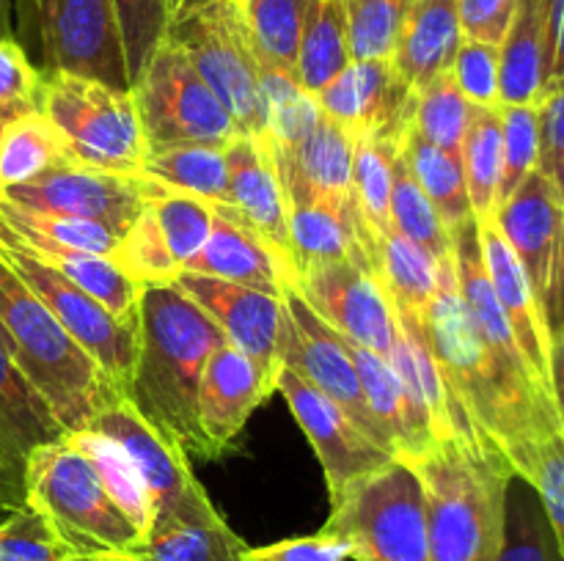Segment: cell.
<instances>
[{
	"label": "cell",
	"mask_w": 564,
	"mask_h": 561,
	"mask_svg": "<svg viewBox=\"0 0 564 561\" xmlns=\"http://www.w3.org/2000/svg\"><path fill=\"white\" fill-rule=\"evenodd\" d=\"M130 91L149 148L185 143L226 146L240 135L235 116L174 44L163 42L154 50Z\"/></svg>",
	"instance_id": "9"
},
{
	"label": "cell",
	"mask_w": 564,
	"mask_h": 561,
	"mask_svg": "<svg viewBox=\"0 0 564 561\" xmlns=\"http://www.w3.org/2000/svg\"><path fill=\"white\" fill-rule=\"evenodd\" d=\"M240 3H242V0H240Z\"/></svg>",
	"instance_id": "64"
},
{
	"label": "cell",
	"mask_w": 564,
	"mask_h": 561,
	"mask_svg": "<svg viewBox=\"0 0 564 561\" xmlns=\"http://www.w3.org/2000/svg\"><path fill=\"white\" fill-rule=\"evenodd\" d=\"M545 324H549L551 336L564 324V223L560 237V253H556L554 280H551V295L549 302H545Z\"/></svg>",
	"instance_id": "56"
},
{
	"label": "cell",
	"mask_w": 564,
	"mask_h": 561,
	"mask_svg": "<svg viewBox=\"0 0 564 561\" xmlns=\"http://www.w3.org/2000/svg\"><path fill=\"white\" fill-rule=\"evenodd\" d=\"M496 561H564L538 493L518 473L507 484L505 537Z\"/></svg>",
	"instance_id": "39"
},
{
	"label": "cell",
	"mask_w": 564,
	"mask_h": 561,
	"mask_svg": "<svg viewBox=\"0 0 564 561\" xmlns=\"http://www.w3.org/2000/svg\"><path fill=\"white\" fill-rule=\"evenodd\" d=\"M0 220L20 237H36V240L58 242V245L77 248V251L102 253V256L110 258H113L121 240V237H116L113 231L99 223L33 212V209L14 207V204L3 201V198H0Z\"/></svg>",
	"instance_id": "45"
},
{
	"label": "cell",
	"mask_w": 564,
	"mask_h": 561,
	"mask_svg": "<svg viewBox=\"0 0 564 561\" xmlns=\"http://www.w3.org/2000/svg\"><path fill=\"white\" fill-rule=\"evenodd\" d=\"M549 374H551V396H554L556 416H560L562 432H564V324L554 336H551Z\"/></svg>",
	"instance_id": "57"
},
{
	"label": "cell",
	"mask_w": 564,
	"mask_h": 561,
	"mask_svg": "<svg viewBox=\"0 0 564 561\" xmlns=\"http://www.w3.org/2000/svg\"><path fill=\"white\" fill-rule=\"evenodd\" d=\"M284 302L286 328L284 339H281L284 366L295 369L303 380H308L314 388L323 391L328 399H334L356 421V427L364 435H369L375 443L391 451L383 429L378 427L375 416L369 413L367 399H364L361 380H358V369L352 363L350 352H347L341 333H336L328 322H323L308 308V302L303 300L295 286H290L284 292Z\"/></svg>",
	"instance_id": "14"
},
{
	"label": "cell",
	"mask_w": 564,
	"mask_h": 561,
	"mask_svg": "<svg viewBox=\"0 0 564 561\" xmlns=\"http://www.w3.org/2000/svg\"><path fill=\"white\" fill-rule=\"evenodd\" d=\"M138 333V361L124 399L185 457L209 460L196 399L209 355L226 344L224 330L174 284H154L143 286Z\"/></svg>",
	"instance_id": "1"
},
{
	"label": "cell",
	"mask_w": 564,
	"mask_h": 561,
	"mask_svg": "<svg viewBox=\"0 0 564 561\" xmlns=\"http://www.w3.org/2000/svg\"><path fill=\"white\" fill-rule=\"evenodd\" d=\"M174 286L218 322L226 341L251 358L253 366L275 388L284 369V358H281V339L286 328L284 297L264 295L251 286L229 284L209 275L187 273V270L176 275Z\"/></svg>",
	"instance_id": "16"
},
{
	"label": "cell",
	"mask_w": 564,
	"mask_h": 561,
	"mask_svg": "<svg viewBox=\"0 0 564 561\" xmlns=\"http://www.w3.org/2000/svg\"><path fill=\"white\" fill-rule=\"evenodd\" d=\"M501 141H505V174L499 204L523 185L540 160L538 105H501Z\"/></svg>",
	"instance_id": "48"
},
{
	"label": "cell",
	"mask_w": 564,
	"mask_h": 561,
	"mask_svg": "<svg viewBox=\"0 0 564 561\" xmlns=\"http://www.w3.org/2000/svg\"><path fill=\"white\" fill-rule=\"evenodd\" d=\"M540 160L538 170L564 198V82L551 86L538 102Z\"/></svg>",
	"instance_id": "52"
},
{
	"label": "cell",
	"mask_w": 564,
	"mask_h": 561,
	"mask_svg": "<svg viewBox=\"0 0 564 561\" xmlns=\"http://www.w3.org/2000/svg\"><path fill=\"white\" fill-rule=\"evenodd\" d=\"M521 479H527L538 493L556 544L564 556V432H554L538 446L532 468Z\"/></svg>",
	"instance_id": "50"
},
{
	"label": "cell",
	"mask_w": 564,
	"mask_h": 561,
	"mask_svg": "<svg viewBox=\"0 0 564 561\" xmlns=\"http://www.w3.org/2000/svg\"><path fill=\"white\" fill-rule=\"evenodd\" d=\"M246 561H268V559H259V556H253V553H251V548H248V553H246Z\"/></svg>",
	"instance_id": "62"
},
{
	"label": "cell",
	"mask_w": 564,
	"mask_h": 561,
	"mask_svg": "<svg viewBox=\"0 0 564 561\" xmlns=\"http://www.w3.org/2000/svg\"><path fill=\"white\" fill-rule=\"evenodd\" d=\"M86 429L116 440L135 465L149 501H152V531L154 528L171 526V522L204 520V517L220 515L207 498L202 484L196 482L187 462L185 451L160 435L130 399L121 396L110 407H105ZM149 531V534H152Z\"/></svg>",
	"instance_id": "12"
},
{
	"label": "cell",
	"mask_w": 564,
	"mask_h": 561,
	"mask_svg": "<svg viewBox=\"0 0 564 561\" xmlns=\"http://www.w3.org/2000/svg\"><path fill=\"white\" fill-rule=\"evenodd\" d=\"M494 223L521 262L545 311L560 253L564 198L540 170H532L523 185L496 207Z\"/></svg>",
	"instance_id": "18"
},
{
	"label": "cell",
	"mask_w": 564,
	"mask_h": 561,
	"mask_svg": "<svg viewBox=\"0 0 564 561\" xmlns=\"http://www.w3.org/2000/svg\"><path fill=\"white\" fill-rule=\"evenodd\" d=\"M408 465L424 490L430 561H496L512 476L505 454L446 438Z\"/></svg>",
	"instance_id": "2"
},
{
	"label": "cell",
	"mask_w": 564,
	"mask_h": 561,
	"mask_svg": "<svg viewBox=\"0 0 564 561\" xmlns=\"http://www.w3.org/2000/svg\"><path fill=\"white\" fill-rule=\"evenodd\" d=\"M400 154V143L383 138L358 135L356 160H352V193L378 234L391 231V174L394 160Z\"/></svg>",
	"instance_id": "42"
},
{
	"label": "cell",
	"mask_w": 564,
	"mask_h": 561,
	"mask_svg": "<svg viewBox=\"0 0 564 561\" xmlns=\"http://www.w3.org/2000/svg\"><path fill=\"white\" fill-rule=\"evenodd\" d=\"M69 556L77 553L28 501L0 522V561H64Z\"/></svg>",
	"instance_id": "47"
},
{
	"label": "cell",
	"mask_w": 564,
	"mask_h": 561,
	"mask_svg": "<svg viewBox=\"0 0 564 561\" xmlns=\"http://www.w3.org/2000/svg\"><path fill=\"white\" fill-rule=\"evenodd\" d=\"M66 435H69L72 443L86 454V460L91 462V468L97 471L99 482L105 484L110 498L119 504V509L135 522V528L143 534V539H147L154 520L152 501H149L147 487H143L141 476H138L135 465H132V460L127 457V451L121 449L116 440L91 432V429H80V432Z\"/></svg>",
	"instance_id": "38"
},
{
	"label": "cell",
	"mask_w": 564,
	"mask_h": 561,
	"mask_svg": "<svg viewBox=\"0 0 564 561\" xmlns=\"http://www.w3.org/2000/svg\"><path fill=\"white\" fill-rule=\"evenodd\" d=\"M242 11L259 66L295 75L312 0H242Z\"/></svg>",
	"instance_id": "37"
},
{
	"label": "cell",
	"mask_w": 564,
	"mask_h": 561,
	"mask_svg": "<svg viewBox=\"0 0 564 561\" xmlns=\"http://www.w3.org/2000/svg\"><path fill=\"white\" fill-rule=\"evenodd\" d=\"M158 185L160 182L141 174H116L61 160L25 185L3 187L0 198L33 212L99 223L116 237H124Z\"/></svg>",
	"instance_id": "11"
},
{
	"label": "cell",
	"mask_w": 564,
	"mask_h": 561,
	"mask_svg": "<svg viewBox=\"0 0 564 561\" xmlns=\"http://www.w3.org/2000/svg\"><path fill=\"white\" fill-rule=\"evenodd\" d=\"M61 160H69V148L42 110L6 121L0 138V190L36 179Z\"/></svg>",
	"instance_id": "35"
},
{
	"label": "cell",
	"mask_w": 564,
	"mask_h": 561,
	"mask_svg": "<svg viewBox=\"0 0 564 561\" xmlns=\"http://www.w3.org/2000/svg\"><path fill=\"white\" fill-rule=\"evenodd\" d=\"M295 289L336 333L389 358L400 328L378 273L350 258L312 262L297 267Z\"/></svg>",
	"instance_id": "13"
},
{
	"label": "cell",
	"mask_w": 564,
	"mask_h": 561,
	"mask_svg": "<svg viewBox=\"0 0 564 561\" xmlns=\"http://www.w3.org/2000/svg\"><path fill=\"white\" fill-rule=\"evenodd\" d=\"M460 44L457 0H411L391 64L413 91H422L435 77L452 72Z\"/></svg>",
	"instance_id": "26"
},
{
	"label": "cell",
	"mask_w": 564,
	"mask_h": 561,
	"mask_svg": "<svg viewBox=\"0 0 564 561\" xmlns=\"http://www.w3.org/2000/svg\"><path fill=\"white\" fill-rule=\"evenodd\" d=\"M452 80L474 108H501V61L496 44L463 38Z\"/></svg>",
	"instance_id": "49"
},
{
	"label": "cell",
	"mask_w": 564,
	"mask_h": 561,
	"mask_svg": "<svg viewBox=\"0 0 564 561\" xmlns=\"http://www.w3.org/2000/svg\"><path fill=\"white\" fill-rule=\"evenodd\" d=\"M391 229L400 231L405 240L422 248L424 253L438 264L452 258V234L441 220L438 209L433 207L419 182L408 170L402 154L394 160V174H391Z\"/></svg>",
	"instance_id": "40"
},
{
	"label": "cell",
	"mask_w": 564,
	"mask_h": 561,
	"mask_svg": "<svg viewBox=\"0 0 564 561\" xmlns=\"http://www.w3.org/2000/svg\"><path fill=\"white\" fill-rule=\"evenodd\" d=\"M25 498L77 556L127 561L143 544V534L110 498L69 435L28 457Z\"/></svg>",
	"instance_id": "4"
},
{
	"label": "cell",
	"mask_w": 564,
	"mask_h": 561,
	"mask_svg": "<svg viewBox=\"0 0 564 561\" xmlns=\"http://www.w3.org/2000/svg\"><path fill=\"white\" fill-rule=\"evenodd\" d=\"M400 154L402 160H405L408 170L413 174V179H416L419 187L424 190V196H427L430 201H433V207L438 209L441 220L446 223L449 234L457 226L474 220L460 154H452L433 146V143L424 141L419 132H413V127L402 135Z\"/></svg>",
	"instance_id": "30"
},
{
	"label": "cell",
	"mask_w": 564,
	"mask_h": 561,
	"mask_svg": "<svg viewBox=\"0 0 564 561\" xmlns=\"http://www.w3.org/2000/svg\"><path fill=\"white\" fill-rule=\"evenodd\" d=\"M141 176L160 182L171 190L187 193L209 207H229V168H226L224 146H154L147 152Z\"/></svg>",
	"instance_id": "29"
},
{
	"label": "cell",
	"mask_w": 564,
	"mask_h": 561,
	"mask_svg": "<svg viewBox=\"0 0 564 561\" xmlns=\"http://www.w3.org/2000/svg\"><path fill=\"white\" fill-rule=\"evenodd\" d=\"M380 237V280L397 314L424 319L438 292L441 264L430 253L391 229Z\"/></svg>",
	"instance_id": "33"
},
{
	"label": "cell",
	"mask_w": 564,
	"mask_h": 561,
	"mask_svg": "<svg viewBox=\"0 0 564 561\" xmlns=\"http://www.w3.org/2000/svg\"><path fill=\"white\" fill-rule=\"evenodd\" d=\"M213 212V231L198 256L187 262V273L209 275L229 284L251 286L264 295L284 297V292L295 286V270L257 231L248 229L235 209L215 204Z\"/></svg>",
	"instance_id": "21"
},
{
	"label": "cell",
	"mask_w": 564,
	"mask_h": 561,
	"mask_svg": "<svg viewBox=\"0 0 564 561\" xmlns=\"http://www.w3.org/2000/svg\"><path fill=\"white\" fill-rule=\"evenodd\" d=\"M259 69H262L264 113H268L264 143L273 160L290 157L312 135L323 110H319L317 97H312L295 75L270 69V66H259Z\"/></svg>",
	"instance_id": "36"
},
{
	"label": "cell",
	"mask_w": 564,
	"mask_h": 561,
	"mask_svg": "<svg viewBox=\"0 0 564 561\" xmlns=\"http://www.w3.org/2000/svg\"><path fill=\"white\" fill-rule=\"evenodd\" d=\"M477 226L479 242H482L485 267H488V278L490 286H494L496 300H499L501 311H505L507 322H510L512 336H516L518 346H521L534 380H538L540 388L551 394V333L549 324H545L543 306H540L538 295H534L521 262H518V256L512 253V248L507 245L501 231L496 229L494 220H482V223ZM551 399H554V396H551Z\"/></svg>",
	"instance_id": "23"
},
{
	"label": "cell",
	"mask_w": 564,
	"mask_h": 561,
	"mask_svg": "<svg viewBox=\"0 0 564 561\" xmlns=\"http://www.w3.org/2000/svg\"><path fill=\"white\" fill-rule=\"evenodd\" d=\"M0 346H3V350H9V352H11V341H9V333H6L3 322H0Z\"/></svg>",
	"instance_id": "60"
},
{
	"label": "cell",
	"mask_w": 564,
	"mask_h": 561,
	"mask_svg": "<svg viewBox=\"0 0 564 561\" xmlns=\"http://www.w3.org/2000/svg\"><path fill=\"white\" fill-rule=\"evenodd\" d=\"M39 110L64 135L69 160L116 174H141L147 135L132 91L66 72H44Z\"/></svg>",
	"instance_id": "7"
},
{
	"label": "cell",
	"mask_w": 564,
	"mask_h": 561,
	"mask_svg": "<svg viewBox=\"0 0 564 561\" xmlns=\"http://www.w3.org/2000/svg\"><path fill=\"white\" fill-rule=\"evenodd\" d=\"M163 42L174 44L235 116L242 135L268 130L262 69L240 0H169Z\"/></svg>",
	"instance_id": "5"
},
{
	"label": "cell",
	"mask_w": 564,
	"mask_h": 561,
	"mask_svg": "<svg viewBox=\"0 0 564 561\" xmlns=\"http://www.w3.org/2000/svg\"><path fill=\"white\" fill-rule=\"evenodd\" d=\"M3 130H6V119H0V138H3Z\"/></svg>",
	"instance_id": "63"
},
{
	"label": "cell",
	"mask_w": 564,
	"mask_h": 561,
	"mask_svg": "<svg viewBox=\"0 0 564 561\" xmlns=\"http://www.w3.org/2000/svg\"><path fill=\"white\" fill-rule=\"evenodd\" d=\"M25 501V479L0 465V522L9 520Z\"/></svg>",
	"instance_id": "58"
},
{
	"label": "cell",
	"mask_w": 564,
	"mask_h": 561,
	"mask_svg": "<svg viewBox=\"0 0 564 561\" xmlns=\"http://www.w3.org/2000/svg\"><path fill=\"white\" fill-rule=\"evenodd\" d=\"M273 157V154H270ZM356 135L330 116H319L312 135L290 157L273 160L286 201H347L352 198Z\"/></svg>",
	"instance_id": "24"
},
{
	"label": "cell",
	"mask_w": 564,
	"mask_h": 561,
	"mask_svg": "<svg viewBox=\"0 0 564 561\" xmlns=\"http://www.w3.org/2000/svg\"><path fill=\"white\" fill-rule=\"evenodd\" d=\"M317 105L356 138L372 135L402 143L416 110V91L397 75L391 61H350L317 94Z\"/></svg>",
	"instance_id": "17"
},
{
	"label": "cell",
	"mask_w": 564,
	"mask_h": 561,
	"mask_svg": "<svg viewBox=\"0 0 564 561\" xmlns=\"http://www.w3.org/2000/svg\"><path fill=\"white\" fill-rule=\"evenodd\" d=\"M463 170L474 220H494L499 207L501 174H505V141H501V108H474L463 138Z\"/></svg>",
	"instance_id": "34"
},
{
	"label": "cell",
	"mask_w": 564,
	"mask_h": 561,
	"mask_svg": "<svg viewBox=\"0 0 564 561\" xmlns=\"http://www.w3.org/2000/svg\"><path fill=\"white\" fill-rule=\"evenodd\" d=\"M270 394H275V388L268 377L229 341L209 355L196 399L198 429L207 443L209 460H218L235 446L251 413Z\"/></svg>",
	"instance_id": "19"
},
{
	"label": "cell",
	"mask_w": 564,
	"mask_h": 561,
	"mask_svg": "<svg viewBox=\"0 0 564 561\" xmlns=\"http://www.w3.org/2000/svg\"><path fill=\"white\" fill-rule=\"evenodd\" d=\"M0 258L47 306L61 328L105 369V374L124 396L138 361V339H141L138 324L119 322L75 280L33 256L3 220H0Z\"/></svg>",
	"instance_id": "10"
},
{
	"label": "cell",
	"mask_w": 564,
	"mask_h": 561,
	"mask_svg": "<svg viewBox=\"0 0 564 561\" xmlns=\"http://www.w3.org/2000/svg\"><path fill=\"white\" fill-rule=\"evenodd\" d=\"M14 0H0V42L14 38Z\"/></svg>",
	"instance_id": "59"
},
{
	"label": "cell",
	"mask_w": 564,
	"mask_h": 561,
	"mask_svg": "<svg viewBox=\"0 0 564 561\" xmlns=\"http://www.w3.org/2000/svg\"><path fill=\"white\" fill-rule=\"evenodd\" d=\"M149 209L158 220L165 248L174 256V262L180 264V270H185L187 262L198 256L209 231H213V207L202 198L158 185V190L149 198Z\"/></svg>",
	"instance_id": "41"
},
{
	"label": "cell",
	"mask_w": 564,
	"mask_h": 561,
	"mask_svg": "<svg viewBox=\"0 0 564 561\" xmlns=\"http://www.w3.org/2000/svg\"><path fill=\"white\" fill-rule=\"evenodd\" d=\"M253 556L268 561H347L352 559V548L334 534H312V537L284 539V542L253 548Z\"/></svg>",
	"instance_id": "54"
},
{
	"label": "cell",
	"mask_w": 564,
	"mask_h": 561,
	"mask_svg": "<svg viewBox=\"0 0 564 561\" xmlns=\"http://www.w3.org/2000/svg\"><path fill=\"white\" fill-rule=\"evenodd\" d=\"M64 561H102V559H97V556H69V559Z\"/></svg>",
	"instance_id": "61"
},
{
	"label": "cell",
	"mask_w": 564,
	"mask_h": 561,
	"mask_svg": "<svg viewBox=\"0 0 564 561\" xmlns=\"http://www.w3.org/2000/svg\"><path fill=\"white\" fill-rule=\"evenodd\" d=\"M0 322L11 358L33 388L47 399L66 432L86 429L121 391L105 369L61 328L42 300L0 258Z\"/></svg>",
	"instance_id": "3"
},
{
	"label": "cell",
	"mask_w": 564,
	"mask_h": 561,
	"mask_svg": "<svg viewBox=\"0 0 564 561\" xmlns=\"http://www.w3.org/2000/svg\"><path fill=\"white\" fill-rule=\"evenodd\" d=\"M42 72L31 64L17 38L0 42V119L11 121L39 110Z\"/></svg>",
	"instance_id": "51"
},
{
	"label": "cell",
	"mask_w": 564,
	"mask_h": 561,
	"mask_svg": "<svg viewBox=\"0 0 564 561\" xmlns=\"http://www.w3.org/2000/svg\"><path fill=\"white\" fill-rule=\"evenodd\" d=\"M290 242L295 270L312 262L350 258L380 275V237L364 218L356 196L347 201L290 204Z\"/></svg>",
	"instance_id": "22"
},
{
	"label": "cell",
	"mask_w": 564,
	"mask_h": 561,
	"mask_svg": "<svg viewBox=\"0 0 564 561\" xmlns=\"http://www.w3.org/2000/svg\"><path fill=\"white\" fill-rule=\"evenodd\" d=\"M350 55V33H347L345 0H312L301 47H297L295 77L312 97H317L328 82H334Z\"/></svg>",
	"instance_id": "31"
},
{
	"label": "cell",
	"mask_w": 564,
	"mask_h": 561,
	"mask_svg": "<svg viewBox=\"0 0 564 561\" xmlns=\"http://www.w3.org/2000/svg\"><path fill=\"white\" fill-rule=\"evenodd\" d=\"M275 391H281L284 399L290 402L292 416L317 451L330 501L345 493L361 476H369V473L380 471L397 460L391 451H386L369 435H364L334 399L314 388L295 369H281Z\"/></svg>",
	"instance_id": "15"
},
{
	"label": "cell",
	"mask_w": 564,
	"mask_h": 561,
	"mask_svg": "<svg viewBox=\"0 0 564 561\" xmlns=\"http://www.w3.org/2000/svg\"><path fill=\"white\" fill-rule=\"evenodd\" d=\"M224 152L229 168V207L295 270L290 242V201L268 143L240 132L235 141L226 143Z\"/></svg>",
	"instance_id": "20"
},
{
	"label": "cell",
	"mask_w": 564,
	"mask_h": 561,
	"mask_svg": "<svg viewBox=\"0 0 564 561\" xmlns=\"http://www.w3.org/2000/svg\"><path fill=\"white\" fill-rule=\"evenodd\" d=\"M518 0H457L463 38L501 47Z\"/></svg>",
	"instance_id": "53"
},
{
	"label": "cell",
	"mask_w": 564,
	"mask_h": 561,
	"mask_svg": "<svg viewBox=\"0 0 564 561\" xmlns=\"http://www.w3.org/2000/svg\"><path fill=\"white\" fill-rule=\"evenodd\" d=\"M352 61H391L411 0H345Z\"/></svg>",
	"instance_id": "44"
},
{
	"label": "cell",
	"mask_w": 564,
	"mask_h": 561,
	"mask_svg": "<svg viewBox=\"0 0 564 561\" xmlns=\"http://www.w3.org/2000/svg\"><path fill=\"white\" fill-rule=\"evenodd\" d=\"M499 61L501 105H538L549 86V0H518Z\"/></svg>",
	"instance_id": "28"
},
{
	"label": "cell",
	"mask_w": 564,
	"mask_h": 561,
	"mask_svg": "<svg viewBox=\"0 0 564 561\" xmlns=\"http://www.w3.org/2000/svg\"><path fill=\"white\" fill-rule=\"evenodd\" d=\"M116 20H119L121 44H124L127 75L130 88L147 69L149 58L165 38L169 22V0H113Z\"/></svg>",
	"instance_id": "46"
},
{
	"label": "cell",
	"mask_w": 564,
	"mask_h": 561,
	"mask_svg": "<svg viewBox=\"0 0 564 561\" xmlns=\"http://www.w3.org/2000/svg\"><path fill=\"white\" fill-rule=\"evenodd\" d=\"M345 346L358 369V380H361L369 413L375 416L378 427L383 429L397 460L413 462L422 454H427L435 446L433 427H430L424 413L416 407V402L411 399L402 380L397 377L394 366L386 358H380L378 352L367 350V346L356 344V341L345 339Z\"/></svg>",
	"instance_id": "25"
},
{
	"label": "cell",
	"mask_w": 564,
	"mask_h": 561,
	"mask_svg": "<svg viewBox=\"0 0 564 561\" xmlns=\"http://www.w3.org/2000/svg\"><path fill=\"white\" fill-rule=\"evenodd\" d=\"M20 47L39 72H66L130 91L113 0H14Z\"/></svg>",
	"instance_id": "8"
},
{
	"label": "cell",
	"mask_w": 564,
	"mask_h": 561,
	"mask_svg": "<svg viewBox=\"0 0 564 561\" xmlns=\"http://www.w3.org/2000/svg\"><path fill=\"white\" fill-rule=\"evenodd\" d=\"M246 542L220 515L154 528L127 561H246Z\"/></svg>",
	"instance_id": "32"
},
{
	"label": "cell",
	"mask_w": 564,
	"mask_h": 561,
	"mask_svg": "<svg viewBox=\"0 0 564 561\" xmlns=\"http://www.w3.org/2000/svg\"><path fill=\"white\" fill-rule=\"evenodd\" d=\"M474 105L463 97L460 88L452 80V72L435 77L430 86L416 91V110H413V132L444 152L460 154Z\"/></svg>",
	"instance_id": "43"
},
{
	"label": "cell",
	"mask_w": 564,
	"mask_h": 561,
	"mask_svg": "<svg viewBox=\"0 0 564 561\" xmlns=\"http://www.w3.org/2000/svg\"><path fill=\"white\" fill-rule=\"evenodd\" d=\"M564 82V0H549V91Z\"/></svg>",
	"instance_id": "55"
},
{
	"label": "cell",
	"mask_w": 564,
	"mask_h": 561,
	"mask_svg": "<svg viewBox=\"0 0 564 561\" xmlns=\"http://www.w3.org/2000/svg\"><path fill=\"white\" fill-rule=\"evenodd\" d=\"M66 435L53 407L0 346V465L25 479L28 457Z\"/></svg>",
	"instance_id": "27"
},
{
	"label": "cell",
	"mask_w": 564,
	"mask_h": 561,
	"mask_svg": "<svg viewBox=\"0 0 564 561\" xmlns=\"http://www.w3.org/2000/svg\"><path fill=\"white\" fill-rule=\"evenodd\" d=\"M323 534L341 537L356 561H430L424 490L408 462L394 460L330 501Z\"/></svg>",
	"instance_id": "6"
}]
</instances>
